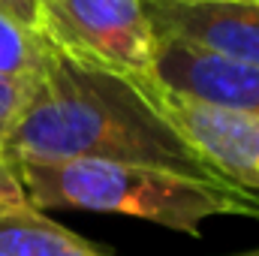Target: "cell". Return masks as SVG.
Wrapping results in <instances>:
<instances>
[{"label":"cell","mask_w":259,"mask_h":256,"mask_svg":"<svg viewBox=\"0 0 259 256\" xmlns=\"http://www.w3.org/2000/svg\"><path fill=\"white\" fill-rule=\"evenodd\" d=\"M226 3H259V0H226Z\"/></svg>","instance_id":"cell-13"},{"label":"cell","mask_w":259,"mask_h":256,"mask_svg":"<svg viewBox=\"0 0 259 256\" xmlns=\"http://www.w3.org/2000/svg\"><path fill=\"white\" fill-rule=\"evenodd\" d=\"M12 166L33 208L124 214L175 229L190 238H202V223L211 217L259 220V193L235 187L229 181L193 178L172 169L109 160H58Z\"/></svg>","instance_id":"cell-2"},{"label":"cell","mask_w":259,"mask_h":256,"mask_svg":"<svg viewBox=\"0 0 259 256\" xmlns=\"http://www.w3.org/2000/svg\"><path fill=\"white\" fill-rule=\"evenodd\" d=\"M0 256H106L88 238L39 214V208H21L0 214Z\"/></svg>","instance_id":"cell-7"},{"label":"cell","mask_w":259,"mask_h":256,"mask_svg":"<svg viewBox=\"0 0 259 256\" xmlns=\"http://www.w3.org/2000/svg\"><path fill=\"white\" fill-rule=\"evenodd\" d=\"M3 157L9 163L109 160L226 181L142 91L58 52L9 133Z\"/></svg>","instance_id":"cell-1"},{"label":"cell","mask_w":259,"mask_h":256,"mask_svg":"<svg viewBox=\"0 0 259 256\" xmlns=\"http://www.w3.org/2000/svg\"><path fill=\"white\" fill-rule=\"evenodd\" d=\"M157 39H181L229 61L259 64V3L145 0Z\"/></svg>","instance_id":"cell-5"},{"label":"cell","mask_w":259,"mask_h":256,"mask_svg":"<svg viewBox=\"0 0 259 256\" xmlns=\"http://www.w3.org/2000/svg\"><path fill=\"white\" fill-rule=\"evenodd\" d=\"M33 88H36V81L30 84V81H12V78L0 75V154H3V145L9 139V133L21 121Z\"/></svg>","instance_id":"cell-9"},{"label":"cell","mask_w":259,"mask_h":256,"mask_svg":"<svg viewBox=\"0 0 259 256\" xmlns=\"http://www.w3.org/2000/svg\"><path fill=\"white\" fill-rule=\"evenodd\" d=\"M0 12L27 27H36V0H0Z\"/></svg>","instance_id":"cell-11"},{"label":"cell","mask_w":259,"mask_h":256,"mask_svg":"<svg viewBox=\"0 0 259 256\" xmlns=\"http://www.w3.org/2000/svg\"><path fill=\"white\" fill-rule=\"evenodd\" d=\"M160 112L229 184L259 193V112H232L163 91Z\"/></svg>","instance_id":"cell-4"},{"label":"cell","mask_w":259,"mask_h":256,"mask_svg":"<svg viewBox=\"0 0 259 256\" xmlns=\"http://www.w3.org/2000/svg\"><path fill=\"white\" fill-rule=\"evenodd\" d=\"M36 30L58 55L109 72L160 106L157 36L145 0H36Z\"/></svg>","instance_id":"cell-3"},{"label":"cell","mask_w":259,"mask_h":256,"mask_svg":"<svg viewBox=\"0 0 259 256\" xmlns=\"http://www.w3.org/2000/svg\"><path fill=\"white\" fill-rule=\"evenodd\" d=\"M55 49L36 30L0 12V75L12 81H39L52 64Z\"/></svg>","instance_id":"cell-8"},{"label":"cell","mask_w":259,"mask_h":256,"mask_svg":"<svg viewBox=\"0 0 259 256\" xmlns=\"http://www.w3.org/2000/svg\"><path fill=\"white\" fill-rule=\"evenodd\" d=\"M235 256H259V247H253V250H244V253H235Z\"/></svg>","instance_id":"cell-12"},{"label":"cell","mask_w":259,"mask_h":256,"mask_svg":"<svg viewBox=\"0 0 259 256\" xmlns=\"http://www.w3.org/2000/svg\"><path fill=\"white\" fill-rule=\"evenodd\" d=\"M21 208H30V199H27V193L18 181L15 166L0 154V214L21 211Z\"/></svg>","instance_id":"cell-10"},{"label":"cell","mask_w":259,"mask_h":256,"mask_svg":"<svg viewBox=\"0 0 259 256\" xmlns=\"http://www.w3.org/2000/svg\"><path fill=\"white\" fill-rule=\"evenodd\" d=\"M157 81L205 106L259 112V64L229 61L181 39H157Z\"/></svg>","instance_id":"cell-6"}]
</instances>
